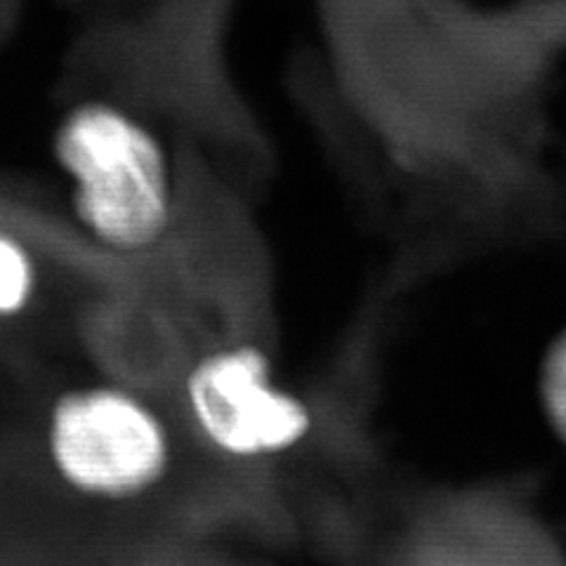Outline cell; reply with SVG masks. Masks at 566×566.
Listing matches in <instances>:
<instances>
[{
  "label": "cell",
  "instance_id": "6da1fadb",
  "mask_svg": "<svg viewBox=\"0 0 566 566\" xmlns=\"http://www.w3.org/2000/svg\"><path fill=\"white\" fill-rule=\"evenodd\" d=\"M50 154L81 232L118 255L151 253L177 216V177L164 135L112 97H83L57 116Z\"/></svg>",
  "mask_w": 566,
  "mask_h": 566
},
{
  "label": "cell",
  "instance_id": "7a4b0ae2",
  "mask_svg": "<svg viewBox=\"0 0 566 566\" xmlns=\"http://www.w3.org/2000/svg\"><path fill=\"white\" fill-rule=\"evenodd\" d=\"M43 449L57 482L97 505H137L161 491L177 465L168 416L116 380L66 387L50 401Z\"/></svg>",
  "mask_w": 566,
  "mask_h": 566
},
{
  "label": "cell",
  "instance_id": "3957f363",
  "mask_svg": "<svg viewBox=\"0 0 566 566\" xmlns=\"http://www.w3.org/2000/svg\"><path fill=\"white\" fill-rule=\"evenodd\" d=\"M182 416L208 453L260 465L303 449L316 424L310 399L279 376L270 349L227 340L191 359L180 380Z\"/></svg>",
  "mask_w": 566,
  "mask_h": 566
},
{
  "label": "cell",
  "instance_id": "277c9868",
  "mask_svg": "<svg viewBox=\"0 0 566 566\" xmlns=\"http://www.w3.org/2000/svg\"><path fill=\"white\" fill-rule=\"evenodd\" d=\"M41 268L24 239L0 227V322L24 316L39 300Z\"/></svg>",
  "mask_w": 566,
  "mask_h": 566
},
{
  "label": "cell",
  "instance_id": "5b68a950",
  "mask_svg": "<svg viewBox=\"0 0 566 566\" xmlns=\"http://www.w3.org/2000/svg\"><path fill=\"white\" fill-rule=\"evenodd\" d=\"M538 395L547 424L566 444V328L545 352L538 376Z\"/></svg>",
  "mask_w": 566,
  "mask_h": 566
}]
</instances>
